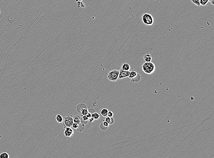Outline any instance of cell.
<instances>
[{"instance_id": "7a4b0ae2", "label": "cell", "mask_w": 214, "mask_h": 158, "mask_svg": "<svg viewBox=\"0 0 214 158\" xmlns=\"http://www.w3.org/2000/svg\"><path fill=\"white\" fill-rule=\"evenodd\" d=\"M142 20L143 23L147 26H152L154 24V17L150 14L147 13L144 14L142 17Z\"/></svg>"}, {"instance_id": "30bf717a", "label": "cell", "mask_w": 214, "mask_h": 158, "mask_svg": "<svg viewBox=\"0 0 214 158\" xmlns=\"http://www.w3.org/2000/svg\"><path fill=\"white\" fill-rule=\"evenodd\" d=\"M81 118L80 116L76 115L74 117H73V122L74 123H76L78 125H80L81 124Z\"/></svg>"}, {"instance_id": "ffe728a7", "label": "cell", "mask_w": 214, "mask_h": 158, "mask_svg": "<svg viewBox=\"0 0 214 158\" xmlns=\"http://www.w3.org/2000/svg\"><path fill=\"white\" fill-rule=\"evenodd\" d=\"M78 125H78V124H77L76 123L74 122L73 125H72V127L73 129H77L78 128Z\"/></svg>"}, {"instance_id": "52a82bcc", "label": "cell", "mask_w": 214, "mask_h": 158, "mask_svg": "<svg viewBox=\"0 0 214 158\" xmlns=\"http://www.w3.org/2000/svg\"><path fill=\"white\" fill-rule=\"evenodd\" d=\"M141 79V77L140 76V75L138 73L136 76H135L134 78L130 79H131V82L135 83V82H139Z\"/></svg>"}, {"instance_id": "ac0fdd59", "label": "cell", "mask_w": 214, "mask_h": 158, "mask_svg": "<svg viewBox=\"0 0 214 158\" xmlns=\"http://www.w3.org/2000/svg\"><path fill=\"white\" fill-rule=\"evenodd\" d=\"M201 6H205L208 3V0H199Z\"/></svg>"}, {"instance_id": "d6986e66", "label": "cell", "mask_w": 214, "mask_h": 158, "mask_svg": "<svg viewBox=\"0 0 214 158\" xmlns=\"http://www.w3.org/2000/svg\"><path fill=\"white\" fill-rule=\"evenodd\" d=\"M191 2L194 3V4L197 6V7H200L201 5H200V2H199V0H191Z\"/></svg>"}, {"instance_id": "7c38bea8", "label": "cell", "mask_w": 214, "mask_h": 158, "mask_svg": "<svg viewBox=\"0 0 214 158\" xmlns=\"http://www.w3.org/2000/svg\"><path fill=\"white\" fill-rule=\"evenodd\" d=\"M108 111H109V110L107 108H103L101 110V115L103 117H106V116H107Z\"/></svg>"}, {"instance_id": "2e32d148", "label": "cell", "mask_w": 214, "mask_h": 158, "mask_svg": "<svg viewBox=\"0 0 214 158\" xmlns=\"http://www.w3.org/2000/svg\"><path fill=\"white\" fill-rule=\"evenodd\" d=\"M10 156L8 153L7 152H2L0 154V158H9Z\"/></svg>"}, {"instance_id": "603a6c76", "label": "cell", "mask_w": 214, "mask_h": 158, "mask_svg": "<svg viewBox=\"0 0 214 158\" xmlns=\"http://www.w3.org/2000/svg\"><path fill=\"white\" fill-rule=\"evenodd\" d=\"M82 119H83V120H84V121H88V120L89 118H88L87 117V116H86V115H83V116H82Z\"/></svg>"}, {"instance_id": "277c9868", "label": "cell", "mask_w": 214, "mask_h": 158, "mask_svg": "<svg viewBox=\"0 0 214 158\" xmlns=\"http://www.w3.org/2000/svg\"><path fill=\"white\" fill-rule=\"evenodd\" d=\"M119 70H113L111 71L107 75V78L110 81L115 82L118 79Z\"/></svg>"}, {"instance_id": "d4e9b609", "label": "cell", "mask_w": 214, "mask_h": 158, "mask_svg": "<svg viewBox=\"0 0 214 158\" xmlns=\"http://www.w3.org/2000/svg\"><path fill=\"white\" fill-rule=\"evenodd\" d=\"M89 122L90 123H92L93 122V121H94V120H95L94 118H92V117H91V118H89Z\"/></svg>"}, {"instance_id": "5b68a950", "label": "cell", "mask_w": 214, "mask_h": 158, "mask_svg": "<svg viewBox=\"0 0 214 158\" xmlns=\"http://www.w3.org/2000/svg\"><path fill=\"white\" fill-rule=\"evenodd\" d=\"M130 71H124L121 69L119 70V76H118V79H121L125 78H127L129 77V74H130Z\"/></svg>"}, {"instance_id": "8fae6325", "label": "cell", "mask_w": 214, "mask_h": 158, "mask_svg": "<svg viewBox=\"0 0 214 158\" xmlns=\"http://www.w3.org/2000/svg\"><path fill=\"white\" fill-rule=\"evenodd\" d=\"M55 119H56V121L58 123H63L64 118L60 114H58L56 115V117H55Z\"/></svg>"}, {"instance_id": "9a60e30c", "label": "cell", "mask_w": 214, "mask_h": 158, "mask_svg": "<svg viewBox=\"0 0 214 158\" xmlns=\"http://www.w3.org/2000/svg\"><path fill=\"white\" fill-rule=\"evenodd\" d=\"M101 115L97 112H94L91 114V117L93 118L95 120H98L100 118Z\"/></svg>"}, {"instance_id": "6da1fadb", "label": "cell", "mask_w": 214, "mask_h": 158, "mask_svg": "<svg viewBox=\"0 0 214 158\" xmlns=\"http://www.w3.org/2000/svg\"><path fill=\"white\" fill-rule=\"evenodd\" d=\"M142 69L144 74L150 75L155 71L156 66L152 62H145L142 66Z\"/></svg>"}, {"instance_id": "484cf974", "label": "cell", "mask_w": 214, "mask_h": 158, "mask_svg": "<svg viewBox=\"0 0 214 158\" xmlns=\"http://www.w3.org/2000/svg\"><path fill=\"white\" fill-rule=\"evenodd\" d=\"M209 2H211V4L212 5H214V0H208Z\"/></svg>"}, {"instance_id": "8992f818", "label": "cell", "mask_w": 214, "mask_h": 158, "mask_svg": "<svg viewBox=\"0 0 214 158\" xmlns=\"http://www.w3.org/2000/svg\"><path fill=\"white\" fill-rule=\"evenodd\" d=\"M64 135L66 137H70L73 136L74 134V130L71 127H67L65 129Z\"/></svg>"}, {"instance_id": "4fadbf2b", "label": "cell", "mask_w": 214, "mask_h": 158, "mask_svg": "<svg viewBox=\"0 0 214 158\" xmlns=\"http://www.w3.org/2000/svg\"><path fill=\"white\" fill-rule=\"evenodd\" d=\"M137 74H138V72H136V70H132L130 72L128 78H130V79L134 78L135 76H136Z\"/></svg>"}, {"instance_id": "e0dca14e", "label": "cell", "mask_w": 214, "mask_h": 158, "mask_svg": "<svg viewBox=\"0 0 214 158\" xmlns=\"http://www.w3.org/2000/svg\"><path fill=\"white\" fill-rule=\"evenodd\" d=\"M88 112V110L87 108H82L81 110V114L82 116H83V115H86Z\"/></svg>"}, {"instance_id": "cb8c5ba5", "label": "cell", "mask_w": 214, "mask_h": 158, "mask_svg": "<svg viewBox=\"0 0 214 158\" xmlns=\"http://www.w3.org/2000/svg\"><path fill=\"white\" fill-rule=\"evenodd\" d=\"M86 116H87V117L88 118H91V112H88L87 114L86 115Z\"/></svg>"}, {"instance_id": "5bb4252c", "label": "cell", "mask_w": 214, "mask_h": 158, "mask_svg": "<svg viewBox=\"0 0 214 158\" xmlns=\"http://www.w3.org/2000/svg\"><path fill=\"white\" fill-rule=\"evenodd\" d=\"M105 121L108 123L109 124V125H111V124H113L114 123V119L113 118V117L110 118V117H108V116H106V118H105Z\"/></svg>"}, {"instance_id": "7402d4cb", "label": "cell", "mask_w": 214, "mask_h": 158, "mask_svg": "<svg viewBox=\"0 0 214 158\" xmlns=\"http://www.w3.org/2000/svg\"><path fill=\"white\" fill-rule=\"evenodd\" d=\"M102 124H103V126H104V127H106L107 128L109 126V124H108V123H107V122L105 121H103Z\"/></svg>"}, {"instance_id": "44dd1931", "label": "cell", "mask_w": 214, "mask_h": 158, "mask_svg": "<svg viewBox=\"0 0 214 158\" xmlns=\"http://www.w3.org/2000/svg\"><path fill=\"white\" fill-rule=\"evenodd\" d=\"M114 114L113 112H112L111 111H109L108 112L107 116L108 117H110V118H112Z\"/></svg>"}, {"instance_id": "ba28073f", "label": "cell", "mask_w": 214, "mask_h": 158, "mask_svg": "<svg viewBox=\"0 0 214 158\" xmlns=\"http://www.w3.org/2000/svg\"><path fill=\"white\" fill-rule=\"evenodd\" d=\"M144 60L145 62H150L152 60V57L150 54H146L144 55Z\"/></svg>"}, {"instance_id": "4316f807", "label": "cell", "mask_w": 214, "mask_h": 158, "mask_svg": "<svg viewBox=\"0 0 214 158\" xmlns=\"http://www.w3.org/2000/svg\"><path fill=\"white\" fill-rule=\"evenodd\" d=\"M0 14H1V10H0Z\"/></svg>"}, {"instance_id": "9c48e42d", "label": "cell", "mask_w": 214, "mask_h": 158, "mask_svg": "<svg viewBox=\"0 0 214 158\" xmlns=\"http://www.w3.org/2000/svg\"><path fill=\"white\" fill-rule=\"evenodd\" d=\"M121 69L122 70H124V71H129L130 69H131V67H130V65L129 64L125 63V64H123L122 65Z\"/></svg>"}, {"instance_id": "3957f363", "label": "cell", "mask_w": 214, "mask_h": 158, "mask_svg": "<svg viewBox=\"0 0 214 158\" xmlns=\"http://www.w3.org/2000/svg\"><path fill=\"white\" fill-rule=\"evenodd\" d=\"M63 127L65 129L67 127H71L73 125V117L72 115H68L63 119Z\"/></svg>"}]
</instances>
